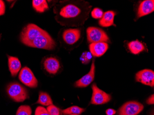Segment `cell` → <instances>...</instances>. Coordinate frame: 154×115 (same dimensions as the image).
<instances>
[{
  "instance_id": "obj_22",
  "label": "cell",
  "mask_w": 154,
  "mask_h": 115,
  "mask_svg": "<svg viewBox=\"0 0 154 115\" xmlns=\"http://www.w3.org/2000/svg\"><path fill=\"white\" fill-rule=\"evenodd\" d=\"M92 55L91 52H85L83 53L80 57V60L82 64L87 65L90 63V61L92 59Z\"/></svg>"
},
{
  "instance_id": "obj_25",
  "label": "cell",
  "mask_w": 154,
  "mask_h": 115,
  "mask_svg": "<svg viewBox=\"0 0 154 115\" xmlns=\"http://www.w3.org/2000/svg\"><path fill=\"white\" fill-rule=\"evenodd\" d=\"M35 115H51L46 109L43 106H39L36 108Z\"/></svg>"
},
{
  "instance_id": "obj_11",
  "label": "cell",
  "mask_w": 154,
  "mask_h": 115,
  "mask_svg": "<svg viewBox=\"0 0 154 115\" xmlns=\"http://www.w3.org/2000/svg\"><path fill=\"white\" fill-rule=\"evenodd\" d=\"M95 74V61L93 60L89 72L75 82L74 84L75 87L80 88L87 87L94 81Z\"/></svg>"
},
{
  "instance_id": "obj_12",
  "label": "cell",
  "mask_w": 154,
  "mask_h": 115,
  "mask_svg": "<svg viewBox=\"0 0 154 115\" xmlns=\"http://www.w3.org/2000/svg\"><path fill=\"white\" fill-rule=\"evenodd\" d=\"M44 68L50 74H57L60 68V63L58 59L55 57H48L45 59L44 63Z\"/></svg>"
},
{
  "instance_id": "obj_2",
  "label": "cell",
  "mask_w": 154,
  "mask_h": 115,
  "mask_svg": "<svg viewBox=\"0 0 154 115\" xmlns=\"http://www.w3.org/2000/svg\"><path fill=\"white\" fill-rule=\"evenodd\" d=\"M6 91L8 96L16 102H22L29 97L26 89L17 82L9 83Z\"/></svg>"
},
{
  "instance_id": "obj_17",
  "label": "cell",
  "mask_w": 154,
  "mask_h": 115,
  "mask_svg": "<svg viewBox=\"0 0 154 115\" xmlns=\"http://www.w3.org/2000/svg\"><path fill=\"white\" fill-rule=\"evenodd\" d=\"M128 47L130 51L133 54H137L143 51L145 49L144 44L138 40L134 41L129 42Z\"/></svg>"
},
{
  "instance_id": "obj_3",
  "label": "cell",
  "mask_w": 154,
  "mask_h": 115,
  "mask_svg": "<svg viewBox=\"0 0 154 115\" xmlns=\"http://www.w3.org/2000/svg\"><path fill=\"white\" fill-rule=\"evenodd\" d=\"M56 44L49 34L45 31L36 37L28 46L40 49L52 50L55 47Z\"/></svg>"
},
{
  "instance_id": "obj_10",
  "label": "cell",
  "mask_w": 154,
  "mask_h": 115,
  "mask_svg": "<svg viewBox=\"0 0 154 115\" xmlns=\"http://www.w3.org/2000/svg\"><path fill=\"white\" fill-rule=\"evenodd\" d=\"M81 37V31L79 29H68L62 34V38L66 44L72 45L77 43Z\"/></svg>"
},
{
  "instance_id": "obj_18",
  "label": "cell",
  "mask_w": 154,
  "mask_h": 115,
  "mask_svg": "<svg viewBox=\"0 0 154 115\" xmlns=\"http://www.w3.org/2000/svg\"><path fill=\"white\" fill-rule=\"evenodd\" d=\"M36 103L41 104L44 106H49L53 104V101L51 98L48 93L44 92H40L38 99Z\"/></svg>"
},
{
  "instance_id": "obj_5",
  "label": "cell",
  "mask_w": 154,
  "mask_h": 115,
  "mask_svg": "<svg viewBox=\"0 0 154 115\" xmlns=\"http://www.w3.org/2000/svg\"><path fill=\"white\" fill-rule=\"evenodd\" d=\"M87 40L91 44L109 41V38L104 31L95 27H90L86 30Z\"/></svg>"
},
{
  "instance_id": "obj_13",
  "label": "cell",
  "mask_w": 154,
  "mask_h": 115,
  "mask_svg": "<svg viewBox=\"0 0 154 115\" xmlns=\"http://www.w3.org/2000/svg\"><path fill=\"white\" fill-rule=\"evenodd\" d=\"M108 48L109 45L106 42L92 43L89 46L90 52L94 57H99L103 55Z\"/></svg>"
},
{
  "instance_id": "obj_1",
  "label": "cell",
  "mask_w": 154,
  "mask_h": 115,
  "mask_svg": "<svg viewBox=\"0 0 154 115\" xmlns=\"http://www.w3.org/2000/svg\"><path fill=\"white\" fill-rule=\"evenodd\" d=\"M78 2H68L54 8L55 19L63 26H79L83 25L88 19L91 6Z\"/></svg>"
},
{
  "instance_id": "obj_29",
  "label": "cell",
  "mask_w": 154,
  "mask_h": 115,
  "mask_svg": "<svg viewBox=\"0 0 154 115\" xmlns=\"http://www.w3.org/2000/svg\"></svg>"
},
{
  "instance_id": "obj_9",
  "label": "cell",
  "mask_w": 154,
  "mask_h": 115,
  "mask_svg": "<svg viewBox=\"0 0 154 115\" xmlns=\"http://www.w3.org/2000/svg\"><path fill=\"white\" fill-rule=\"evenodd\" d=\"M137 82L145 85L153 87L154 86V72L149 69H144L136 73L135 76Z\"/></svg>"
},
{
  "instance_id": "obj_4",
  "label": "cell",
  "mask_w": 154,
  "mask_h": 115,
  "mask_svg": "<svg viewBox=\"0 0 154 115\" xmlns=\"http://www.w3.org/2000/svg\"><path fill=\"white\" fill-rule=\"evenodd\" d=\"M45 32L37 25L30 24L25 27L21 33L20 40L25 45H28L37 36Z\"/></svg>"
},
{
  "instance_id": "obj_14",
  "label": "cell",
  "mask_w": 154,
  "mask_h": 115,
  "mask_svg": "<svg viewBox=\"0 0 154 115\" xmlns=\"http://www.w3.org/2000/svg\"><path fill=\"white\" fill-rule=\"evenodd\" d=\"M154 11V1L153 0H145L143 1L138 7L137 16L138 18L143 17L152 13Z\"/></svg>"
},
{
  "instance_id": "obj_28",
  "label": "cell",
  "mask_w": 154,
  "mask_h": 115,
  "mask_svg": "<svg viewBox=\"0 0 154 115\" xmlns=\"http://www.w3.org/2000/svg\"><path fill=\"white\" fill-rule=\"evenodd\" d=\"M146 103L148 104H154V95H152L150 96L146 101Z\"/></svg>"
},
{
  "instance_id": "obj_7",
  "label": "cell",
  "mask_w": 154,
  "mask_h": 115,
  "mask_svg": "<svg viewBox=\"0 0 154 115\" xmlns=\"http://www.w3.org/2000/svg\"><path fill=\"white\" fill-rule=\"evenodd\" d=\"M92 95L91 103L95 105H101L107 103L111 99V96L99 89L96 83L92 86Z\"/></svg>"
},
{
  "instance_id": "obj_27",
  "label": "cell",
  "mask_w": 154,
  "mask_h": 115,
  "mask_svg": "<svg viewBox=\"0 0 154 115\" xmlns=\"http://www.w3.org/2000/svg\"><path fill=\"white\" fill-rule=\"evenodd\" d=\"M116 113V111L113 109L109 108L106 110L107 115H114Z\"/></svg>"
},
{
  "instance_id": "obj_20",
  "label": "cell",
  "mask_w": 154,
  "mask_h": 115,
  "mask_svg": "<svg viewBox=\"0 0 154 115\" xmlns=\"http://www.w3.org/2000/svg\"><path fill=\"white\" fill-rule=\"evenodd\" d=\"M85 109L78 106H72L61 110V113L64 115H80L85 111Z\"/></svg>"
},
{
  "instance_id": "obj_24",
  "label": "cell",
  "mask_w": 154,
  "mask_h": 115,
  "mask_svg": "<svg viewBox=\"0 0 154 115\" xmlns=\"http://www.w3.org/2000/svg\"><path fill=\"white\" fill-rule=\"evenodd\" d=\"M103 15V12L100 8H95L91 12V16L94 19H101Z\"/></svg>"
},
{
  "instance_id": "obj_15",
  "label": "cell",
  "mask_w": 154,
  "mask_h": 115,
  "mask_svg": "<svg viewBox=\"0 0 154 115\" xmlns=\"http://www.w3.org/2000/svg\"><path fill=\"white\" fill-rule=\"evenodd\" d=\"M8 64L9 71L12 76L15 77L21 68V64L17 57L8 56Z\"/></svg>"
},
{
  "instance_id": "obj_16",
  "label": "cell",
  "mask_w": 154,
  "mask_h": 115,
  "mask_svg": "<svg viewBox=\"0 0 154 115\" xmlns=\"http://www.w3.org/2000/svg\"><path fill=\"white\" fill-rule=\"evenodd\" d=\"M116 13L112 11H109L104 13L102 18L99 21V24L103 27H109L114 25V18Z\"/></svg>"
},
{
  "instance_id": "obj_6",
  "label": "cell",
  "mask_w": 154,
  "mask_h": 115,
  "mask_svg": "<svg viewBox=\"0 0 154 115\" xmlns=\"http://www.w3.org/2000/svg\"><path fill=\"white\" fill-rule=\"evenodd\" d=\"M144 108L143 104L136 101H130L124 104L117 112V115H137Z\"/></svg>"
},
{
  "instance_id": "obj_26",
  "label": "cell",
  "mask_w": 154,
  "mask_h": 115,
  "mask_svg": "<svg viewBox=\"0 0 154 115\" xmlns=\"http://www.w3.org/2000/svg\"><path fill=\"white\" fill-rule=\"evenodd\" d=\"M5 3L2 0H0V16L4 15L5 13Z\"/></svg>"
},
{
  "instance_id": "obj_19",
  "label": "cell",
  "mask_w": 154,
  "mask_h": 115,
  "mask_svg": "<svg viewBox=\"0 0 154 115\" xmlns=\"http://www.w3.org/2000/svg\"><path fill=\"white\" fill-rule=\"evenodd\" d=\"M33 8L38 13H44L48 9L47 2L45 0H34L32 1Z\"/></svg>"
},
{
  "instance_id": "obj_8",
  "label": "cell",
  "mask_w": 154,
  "mask_h": 115,
  "mask_svg": "<svg viewBox=\"0 0 154 115\" xmlns=\"http://www.w3.org/2000/svg\"><path fill=\"white\" fill-rule=\"evenodd\" d=\"M19 78L22 83L31 88L38 87V81L30 68L24 67L20 71Z\"/></svg>"
},
{
  "instance_id": "obj_23",
  "label": "cell",
  "mask_w": 154,
  "mask_h": 115,
  "mask_svg": "<svg viewBox=\"0 0 154 115\" xmlns=\"http://www.w3.org/2000/svg\"><path fill=\"white\" fill-rule=\"evenodd\" d=\"M46 109L51 115H60L61 112L60 109L53 104L48 106Z\"/></svg>"
},
{
  "instance_id": "obj_21",
  "label": "cell",
  "mask_w": 154,
  "mask_h": 115,
  "mask_svg": "<svg viewBox=\"0 0 154 115\" xmlns=\"http://www.w3.org/2000/svg\"><path fill=\"white\" fill-rule=\"evenodd\" d=\"M32 110L29 105H22L18 108L16 115H32Z\"/></svg>"
}]
</instances>
